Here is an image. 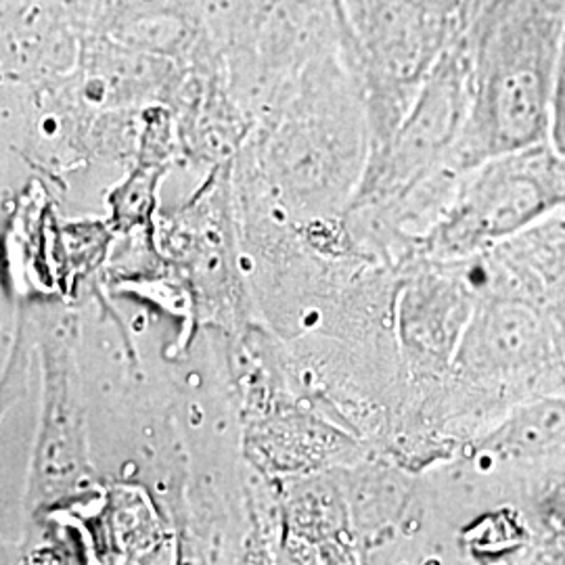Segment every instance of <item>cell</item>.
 Segmentation results:
<instances>
[{
    "label": "cell",
    "instance_id": "obj_4",
    "mask_svg": "<svg viewBox=\"0 0 565 565\" xmlns=\"http://www.w3.org/2000/svg\"><path fill=\"white\" fill-rule=\"evenodd\" d=\"M562 210L565 158L545 141L465 172L429 243L440 256H482Z\"/></svg>",
    "mask_w": 565,
    "mask_h": 565
},
{
    "label": "cell",
    "instance_id": "obj_6",
    "mask_svg": "<svg viewBox=\"0 0 565 565\" xmlns=\"http://www.w3.org/2000/svg\"><path fill=\"white\" fill-rule=\"evenodd\" d=\"M548 142L565 158V21L553 78V97H551V130Z\"/></svg>",
    "mask_w": 565,
    "mask_h": 565
},
{
    "label": "cell",
    "instance_id": "obj_1",
    "mask_svg": "<svg viewBox=\"0 0 565 565\" xmlns=\"http://www.w3.org/2000/svg\"><path fill=\"white\" fill-rule=\"evenodd\" d=\"M564 21L565 0H518L499 20L471 28L473 99L450 172L548 141Z\"/></svg>",
    "mask_w": 565,
    "mask_h": 565
},
{
    "label": "cell",
    "instance_id": "obj_2",
    "mask_svg": "<svg viewBox=\"0 0 565 565\" xmlns=\"http://www.w3.org/2000/svg\"><path fill=\"white\" fill-rule=\"evenodd\" d=\"M354 67L380 151L446 53L465 41L482 0H338Z\"/></svg>",
    "mask_w": 565,
    "mask_h": 565
},
{
    "label": "cell",
    "instance_id": "obj_3",
    "mask_svg": "<svg viewBox=\"0 0 565 565\" xmlns=\"http://www.w3.org/2000/svg\"><path fill=\"white\" fill-rule=\"evenodd\" d=\"M484 281L459 350L465 380L484 408H505L565 392V345L551 308L503 282Z\"/></svg>",
    "mask_w": 565,
    "mask_h": 565
},
{
    "label": "cell",
    "instance_id": "obj_5",
    "mask_svg": "<svg viewBox=\"0 0 565 565\" xmlns=\"http://www.w3.org/2000/svg\"><path fill=\"white\" fill-rule=\"evenodd\" d=\"M473 99V46L467 36L431 76L398 124L390 141L369 156L361 198L366 202H396L448 163L463 137Z\"/></svg>",
    "mask_w": 565,
    "mask_h": 565
}]
</instances>
